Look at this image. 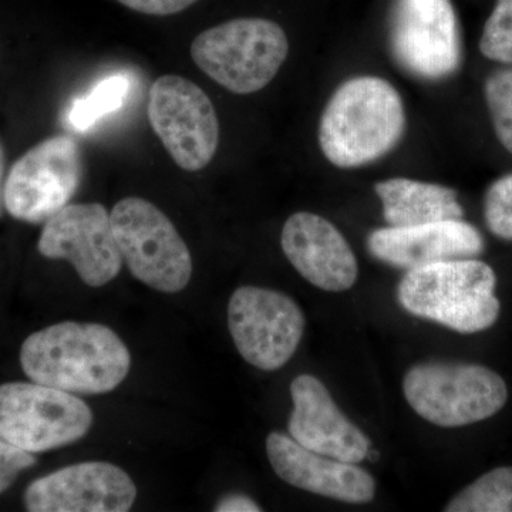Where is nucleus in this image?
Returning <instances> with one entry per match:
<instances>
[{"label": "nucleus", "mask_w": 512, "mask_h": 512, "mask_svg": "<svg viewBox=\"0 0 512 512\" xmlns=\"http://www.w3.org/2000/svg\"><path fill=\"white\" fill-rule=\"evenodd\" d=\"M289 53L278 23L262 18L229 20L204 30L191 45L192 62L234 94H252L275 79Z\"/></svg>", "instance_id": "20e7f679"}, {"label": "nucleus", "mask_w": 512, "mask_h": 512, "mask_svg": "<svg viewBox=\"0 0 512 512\" xmlns=\"http://www.w3.org/2000/svg\"><path fill=\"white\" fill-rule=\"evenodd\" d=\"M36 457L0 439V494L5 493L22 471L35 466Z\"/></svg>", "instance_id": "b1692460"}, {"label": "nucleus", "mask_w": 512, "mask_h": 512, "mask_svg": "<svg viewBox=\"0 0 512 512\" xmlns=\"http://www.w3.org/2000/svg\"><path fill=\"white\" fill-rule=\"evenodd\" d=\"M403 392L420 417L448 429L490 419L508 399L507 384L494 370L440 360L410 367Z\"/></svg>", "instance_id": "39448f33"}, {"label": "nucleus", "mask_w": 512, "mask_h": 512, "mask_svg": "<svg viewBox=\"0 0 512 512\" xmlns=\"http://www.w3.org/2000/svg\"><path fill=\"white\" fill-rule=\"evenodd\" d=\"M20 365L32 382L74 394H104L124 382L131 355L109 326L60 322L23 342Z\"/></svg>", "instance_id": "f257e3e1"}, {"label": "nucleus", "mask_w": 512, "mask_h": 512, "mask_svg": "<svg viewBox=\"0 0 512 512\" xmlns=\"http://www.w3.org/2000/svg\"><path fill=\"white\" fill-rule=\"evenodd\" d=\"M446 512H512V467L488 471L454 495Z\"/></svg>", "instance_id": "6ab92c4d"}, {"label": "nucleus", "mask_w": 512, "mask_h": 512, "mask_svg": "<svg viewBox=\"0 0 512 512\" xmlns=\"http://www.w3.org/2000/svg\"><path fill=\"white\" fill-rule=\"evenodd\" d=\"M281 247L293 268L322 291H348L356 284L359 266L349 242L320 215H291L282 229Z\"/></svg>", "instance_id": "dca6fc26"}, {"label": "nucleus", "mask_w": 512, "mask_h": 512, "mask_svg": "<svg viewBox=\"0 0 512 512\" xmlns=\"http://www.w3.org/2000/svg\"><path fill=\"white\" fill-rule=\"evenodd\" d=\"M217 512H259L262 508L245 494H229L222 497L214 508Z\"/></svg>", "instance_id": "a878e982"}, {"label": "nucleus", "mask_w": 512, "mask_h": 512, "mask_svg": "<svg viewBox=\"0 0 512 512\" xmlns=\"http://www.w3.org/2000/svg\"><path fill=\"white\" fill-rule=\"evenodd\" d=\"M92 426V409L74 393L36 382L0 384V439L28 453L69 446Z\"/></svg>", "instance_id": "0eeeda50"}, {"label": "nucleus", "mask_w": 512, "mask_h": 512, "mask_svg": "<svg viewBox=\"0 0 512 512\" xmlns=\"http://www.w3.org/2000/svg\"><path fill=\"white\" fill-rule=\"evenodd\" d=\"M117 247L130 274L154 291L178 293L190 284V249L153 202L128 197L110 212Z\"/></svg>", "instance_id": "423d86ee"}, {"label": "nucleus", "mask_w": 512, "mask_h": 512, "mask_svg": "<svg viewBox=\"0 0 512 512\" xmlns=\"http://www.w3.org/2000/svg\"><path fill=\"white\" fill-rule=\"evenodd\" d=\"M495 285L490 265L476 258L453 259L407 271L397 299L417 318L471 335L491 328L500 316Z\"/></svg>", "instance_id": "7ed1b4c3"}, {"label": "nucleus", "mask_w": 512, "mask_h": 512, "mask_svg": "<svg viewBox=\"0 0 512 512\" xmlns=\"http://www.w3.org/2000/svg\"><path fill=\"white\" fill-rule=\"evenodd\" d=\"M37 249L47 259L69 262L92 288L109 284L123 268L110 212L97 202L69 204L49 218Z\"/></svg>", "instance_id": "f8f14e48"}, {"label": "nucleus", "mask_w": 512, "mask_h": 512, "mask_svg": "<svg viewBox=\"0 0 512 512\" xmlns=\"http://www.w3.org/2000/svg\"><path fill=\"white\" fill-rule=\"evenodd\" d=\"M147 117L167 153L183 170L200 171L217 154V111L208 94L185 77L165 74L153 83Z\"/></svg>", "instance_id": "1a4fd4ad"}, {"label": "nucleus", "mask_w": 512, "mask_h": 512, "mask_svg": "<svg viewBox=\"0 0 512 512\" xmlns=\"http://www.w3.org/2000/svg\"><path fill=\"white\" fill-rule=\"evenodd\" d=\"M128 89L130 82L123 74L106 77L86 97L74 101L69 111V123L76 130H87L101 117L119 110L126 100Z\"/></svg>", "instance_id": "aec40b11"}, {"label": "nucleus", "mask_w": 512, "mask_h": 512, "mask_svg": "<svg viewBox=\"0 0 512 512\" xmlns=\"http://www.w3.org/2000/svg\"><path fill=\"white\" fill-rule=\"evenodd\" d=\"M389 227H414L430 222L463 220L457 191L410 178H390L375 185Z\"/></svg>", "instance_id": "a211bd4d"}, {"label": "nucleus", "mask_w": 512, "mask_h": 512, "mask_svg": "<svg viewBox=\"0 0 512 512\" xmlns=\"http://www.w3.org/2000/svg\"><path fill=\"white\" fill-rule=\"evenodd\" d=\"M485 224L495 237L512 241V174L498 178L484 198Z\"/></svg>", "instance_id": "5701e85b"}, {"label": "nucleus", "mask_w": 512, "mask_h": 512, "mask_svg": "<svg viewBox=\"0 0 512 512\" xmlns=\"http://www.w3.org/2000/svg\"><path fill=\"white\" fill-rule=\"evenodd\" d=\"M390 50L397 64L421 80L447 79L461 64V36L451 0H393Z\"/></svg>", "instance_id": "9d476101"}, {"label": "nucleus", "mask_w": 512, "mask_h": 512, "mask_svg": "<svg viewBox=\"0 0 512 512\" xmlns=\"http://www.w3.org/2000/svg\"><path fill=\"white\" fill-rule=\"evenodd\" d=\"M291 396L293 410L288 430L296 443L348 463L359 464L369 456L370 440L342 413L318 377H296Z\"/></svg>", "instance_id": "4468645a"}, {"label": "nucleus", "mask_w": 512, "mask_h": 512, "mask_svg": "<svg viewBox=\"0 0 512 512\" xmlns=\"http://www.w3.org/2000/svg\"><path fill=\"white\" fill-rule=\"evenodd\" d=\"M5 183H6V156L5 148H3L2 141H0V218L3 217L5 208Z\"/></svg>", "instance_id": "bb28decb"}, {"label": "nucleus", "mask_w": 512, "mask_h": 512, "mask_svg": "<svg viewBox=\"0 0 512 512\" xmlns=\"http://www.w3.org/2000/svg\"><path fill=\"white\" fill-rule=\"evenodd\" d=\"M484 93L495 134L505 150L512 154V69L488 77Z\"/></svg>", "instance_id": "412c9836"}, {"label": "nucleus", "mask_w": 512, "mask_h": 512, "mask_svg": "<svg viewBox=\"0 0 512 512\" xmlns=\"http://www.w3.org/2000/svg\"><path fill=\"white\" fill-rule=\"evenodd\" d=\"M136 498V484L126 471L106 461H86L33 481L23 500L30 512H127Z\"/></svg>", "instance_id": "ddd939ff"}, {"label": "nucleus", "mask_w": 512, "mask_h": 512, "mask_svg": "<svg viewBox=\"0 0 512 512\" xmlns=\"http://www.w3.org/2000/svg\"><path fill=\"white\" fill-rule=\"evenodd\" d=\"M266 454L276 476L299 490L348 504H367L375 498L376 481L366 470L308 450L284 433L269 434Z\"/></svg>", "instance_id": "2eb2a0df"}, {"label": "nucleus", "mask_w": 512, "mask_h": 512, "mask_svg": "<svg viewBox=\"0 0 512 512\" xmlns=\"http://www.w3.org/2000/svg\"><path fill=\"white\" fill-rule=\"evenodd\" d=\"M134 12L151 16H168L183 12L198 0H117Z\"/></svg>", "instance_id": "393cba45"}, {"label": "nucleus", "mask_w": 512, "mask_h": 512, "mask_svg": "<svg viewBox=\"0 0 512 512\" xmlns=\"http://www.w3.org/2000/svg\"><path fill=\"white\" fill-rule=\"evenodd\" d=\"M480 50L487 59L512 64V0L495 3L484 25Z\"/></svg>", "instance_id": "4be33fe9"}, {"label": "nucleus", "mask_w": 512, "mask_h": 512, "mask_svg": "<svg viewBox=\"0 0 512 512\" xmlns=\"http://www.w3.org/2000/svg\"><path fill=\"white\" fill-rule=\"evenodd\" d=\"M305 315L285 293L242 286L228 303V329L245 362L265 372L281 369L298 350Z\"/></svg>", "instance_id": "9b49d317"}, {"label": "nucleus", "mask_w": 512, "mask_h": 512, "mask_svg": "<svg viewBox=\"0 0 512 512\" xmlns=\"http://www.w3.org/2000/svg\"><path fill=\"white\" fill-rule=\"evenodd\" d=\"M367 249L384 264L410 271L437 262L476 258L483 254L484 238L474 225L448 220L376 229L367 238Z\"/></svg>", "instance_id": "f3484780"}, {"label": "nucleus", "mask_w": 512, "mask_h": 512, "mask_svg": "<svg viewBox=\"0 0 512 512\" xmlns=\"http://www.w3.org/2000/svg\"><path fill=\"white\" fill-rule=\"evenodd\" d=\"M404 130L406 111L392 84L376 76L353 77L323 110L319 146L335 167H363L389 154Z\"/></svg>", "instance_id": "f03ea898"}, {"label": "nucleus", "mask_w": 512, "mask_h": 512, "mask_svg": "<svg viewBox=\"0 0 512 512\" xmlns=\"http://www.w3.org/2000/svg\"><path fill=\"white\" fill-rule=\"evenodd\" d=\"M84 174L82 148L60 134L40 141L6 175L5 208L15 220L45 224L70 204Z\"/></svg>", "instance_id": "6e6552de"}]
</instances>
